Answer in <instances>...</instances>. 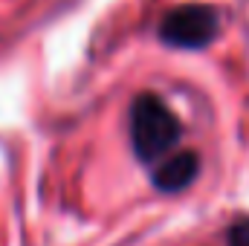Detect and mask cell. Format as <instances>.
<instances>
[{"mask_svg": "<svg viewBox=\"0 0 249 246\" xmlns=\"http://www.w3.org/2000/svg\"><path fill=\"white\" fill-rule=\"evenodd\" d=\"M220 18L212 6L186 3L171 9L160 23V41L174 50H203L214 41Z\"/></svg>", "mask_w": 249, "mask_h": 246, "instance_id": "cell-2", "label": "cell"}, {"mask_svg": "<svg viewBox=\"0 0 249 246\" xmlns=\"http://www.w3.org/2000/svg\"><path fill=\"white\" fill-rule=\"evenodd\" d=\"M127 127H130L133 154L145 165H160L165 157H171V151L177 148L183 136V124L177 119V113L165 105L162 96L148 93V90L130 102Z\"/></svg>", "mask_w": 249, "mask_h": 246, "instance_id": "cell-1", "label": "cell"}, {"mask_svg": "<svg viewBox=\"0 0 249 246\" xmlns=\"http://www.w3.org/2000/svg\"><path fill=\"white\" fill-rule=\"evenodd\" d=\"M226 246H249V217H238V220L229 226Z\"/></svg>", "mask_w": 249, "mask_h": 246, "instance_id": "cell-4", "label": "cell"}, {"mask_svg": "<svg viewBox=\"0 0 249 246\" xmlns=\"http://www.w3.org/2000/svg\"><path fill=\"white\" fill-rule=\"evenodd\" d=\"M200 171V157L194 151H177L165 157L160 165H154V185L165 194H177L194 183Z\"/></svg>", "mask_w": 249, "mask_h": 246, "instance_id": "cell-3", "label": "cell"}]
</instances>
